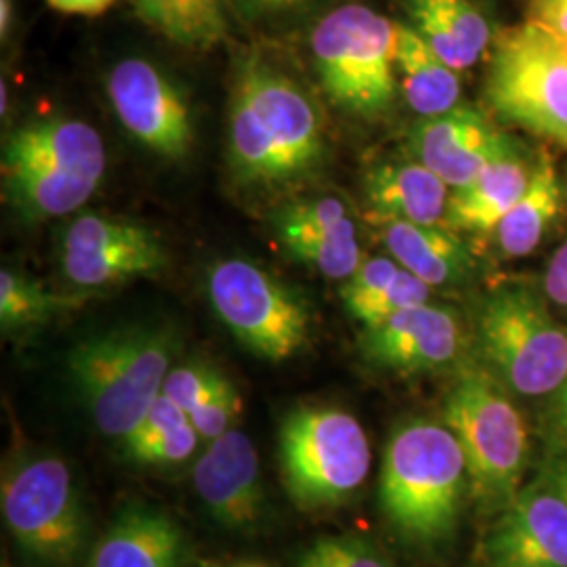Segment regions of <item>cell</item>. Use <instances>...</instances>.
<instances>
[{"label": "cell", "mask_w": 567, "mask_h": 567, "mask_svg": "<svg viewBox=\"0 0 567 567\" xmlns=\"http://www.w3.org/2000/svg\"><path fill=\"white\" fill-rule=\"evenodd\" d=\"M410 150L416 163L456 189L517 147L482 110L458 103L419 122L410 135Z\"/></svg>", "instance_id": "obj_16"}, {"label": "cell", "mask_w": 567, "mask_h": 567, "mask_svg": "<svg viewBox=\"0 0 567 567\" xmlns=\"http://www.w3.org/2000/svg\"><path fill=\"white\" fill-rule=\"evenodd\" d=\"M349 221L347 206L337 198H320L288 204L276 217V231L280 243L286 238L318 234Z\"/></svg>", "instance_id": "obj_29"}, {"label": "cell", "mask_w": 567, "mask_h": 567, "mask_svg": "<svg viewBox=\"0 0 567 567\" xmlns=\"http://www.w3.org/2000/svg\"><path fill=\"white\" fill-rule=\"evenodd\" d=\"M185 536L164 511L142 503L122 508L89 553L86 567H185Z\"/></svg>", "instance_id": "obj_18"}, {"label": "cell", "mask_w": 567, "mask_h": 567, "mask_svg": "<svg viewBox=\"0 0 567 567\" xmlns=\"http://www.w3.org/2000/svg\"><path fill=\"white\" fill-rule=\"evenodd\" d=\"M402 267L391 257H372L368 261H362L358 271L344 280L341 288V299H343L347 313L358 320V316L364 311L368 305L377 301L381 292L385 290L393 278L398 276Z\"/></svg>", "instance_id": "obj_31"}, {"label": "cell", "mask_w": 567, "mask_h": 567, "mask_svg": "<svg viewBox=\"0 0 567 567\" xmlns=\"http://www.w3.org/2000/svg\"><path fill=\"white\" fill-rule=\"evenodd\" d=\"M107 97L122 126L164 158L179 161L194 145V124L182 91L154 63L131 58L107 76Z\"/></svg>", "instance_id": "obj_15"}, {"label": "cell", "mask_w": 567, "mask_h": 567, "mask_svg": "<svg viewBox=\"0 0 567 567\" xmlns=\"http://www.w3.org/2000/svg\"><path fill=\"white\" fill-rule=\"evenodd\" d=\"M238 567H265V566H259V564H244V566H238Z\"/></svg>", "instance_id": "obj_47"}, {"label": "cell", "mask_w": 567, "mask_h": 567, "mask_svg": "<svg viewBox=\"0 0 567 567\" xmlns=\"http://www.w3.org/2000/svg\"><path fill=\"white\" fill-rule=\"evenodd\" d=\"M200 440H203L200 433L189 421V423L175 426V429L161 433L152 440H145L142 444L122 446V452L131 463H137V465H179V463H185L187 458L194 456V452L200 446Z\"/></svg>", "instance_id": "obj_30"}, {"label": "cell", "mask_w": 567, "mask_h": 567, "mask_svg": "<svg viewBox=\"0 0 567 567\" xmlns=\"http://www.w3.org/2000/svg\"><path fill=\"white\" fill-rule=\"evenodd\" d=\"M168 265L161 236L142 224L116 217L81 215L61 238V269L82 288H102L152 276Z\"/></svg>", "instance_id": "obj_12"}, {"label": "cell", "mask_w": 567, "mask_h": 567, "mask_svg": "<svg viewBox=\"0 0 567 567\" xmlns=\"http://www.w3.org/2000/svg\"><path fill=\"white\" fill-rule=\"evenodd\" d=\"M309 42L318 79L332 102L360 118L385 114L398 89V23L349 2L326 13Z\"/></svg>", "instance_id": "obj_7"}, {"label": "cell", "mask_w": 567, "mask_h": 567, "mask_svg": "<svg viewBox=\"0 0 567 567\" xmlns=\"http://www.w3.org/2000/svg\"><path fill=\"white\" fill-rule=\"evenodd\" d=\"M79 301L49 292L42 284L16 269L0 271V326L4 332L44 324Z\"/></svg>", "instance_id": "obj_26"}, {"label": "cell", "mask_w": 567, "mask_h": 567, "mask_svg": "<svg viewBox=\"0 0 567 567\" xmlns=\"http://www.w3.org/2000/svg\"><path fill=\"white\" fill-rule=\"evenodd\" d=\"M365 200L379 225H440L446 217V183L421 163L383 164L365 175Z\"/></svg>", "instance_id": "obj_19"}, {"label": "cell", "mask_w": 567, "mask_h": 567, "mask_svg": "<svg viewBox=\"0 0 567 567\" xmlns=\"http://www.w3.org/2000/svg\"><path fill=\"white\" fill-rule=\"evenodd\" d=\"M278 458L290 501L313 513L341 507L358 494L372 466V450L351 412L303 405L280 425Z\"/></svg>", "instance_id": "obj_6"}, {"label": "cell", "mask_w": 567, "mask_h": 567, "mask_svg": "<svg viewBox=\"0 0 567 567\" xmlns=\"http://www.w3.org/2000/svg\"><path fill=\"white\" fill-rule=\"evenodd\" d=\"M482 567H567V496L538 477L498 511L477 548Z\"/></svg>", "instance_id": "obj_13"}, {"label": "cell", "mask_w": 567, "mask_h": 567, "mask_svg": "<svg viewBox=\"0 0 567 567\" xmlns=\"http://www.w3.org/2000/svg\"><path fill=\"white\" fill-rule=\"evenodd\" d=\"M383 227L391 257L431 288L463 284L475 267L468 246L450 227L404 221Z\"/></svg>", "instance_id": "obj_22"}, {"label": "cell", "mask_w": 567, "mask_h": 567, "mask_svg": "<svg viewBox=\"0 0 567 567\" xmlns=\"http://www.w3.org/2000/svg\"><path fill=\"white\" fill-rule=\"evenodd\" d=\"M7 97H9V93H7V86H4V82H2V114L7 112Z\"/></svg>", "instance_id": "obj_43"}, {"label": "cell", "mask_w": 567, "mask_h": 567, "mask_svg": "<svg viewBox=\"0 0 567 567\" xmlns=\"http://www.w3.org/2000/svg\"><path fill=\"white\" fill-rule=\"evenodd\" d=\"M282 246L295 261L316 269L330 280H347L362 265L355 225L351 219L318 234L286 238Z\"/></svg>", "instance_id": "obj_27"}, {"label": "cell", "mask_w": 567, "mask_h": 567, "mask_svg": "<svg viewBox=\"0 0 567 567\" xmlns=\"http://www.w3.org/2000/svg\"><path fill=\"white\" fill-rule=\"evenodd\" d=\"M16 20V2L13 0H0V39L7 42Z\"/></svg>", "instance_id": "obj_42"}, {"label": "cell", "mask_w": 567, "mask_h": 567, "mask_svg": "<svg viewBox=\"0 0 567 567\" xmlns=\"http://www.w3.org/2000/svg\"><path fill=\"white\" fill-rule=\"evenodd\" d=\"M185 423H189V414L173 400H168L166 395H161L145 412L140 425L135 426L126 437H122V446L142 444L145 440H152V437L166 433L175 426L185 425Z\"/></svg>", "instance_id": "obj_35"}, {"label": "cell", "mask_w": 567, "mask_h": 567, "mask_svg": "<svg viewBox=\"0 0 567 567\" xmlns=\"http://www.w3.org/2000/svg\"><path fill=\"white\" fill-rule=\"evenodd\" d=\"M105 161L102 135L89 122H28L4 142V198L30 224L70 215L97 192Z\"/></svg>", "instance_id": "obj_4"}, {"label": "cell", "mask_w": 567, "mask_h": 567, "mask_svg": "<svg viewBox=\"0 0 567 567\" xmlns=\"http://www.w3.org/2000/svg\"><path fill=\"white\" fill-rule=\"evenodd\" d=\"M179 351L175 328L128 324L93 334L68 355L82 405L107 437H126L163 395Z\"/></svg>", "instance_id": "obj_3"}, {"label": "cell", "mask_w": 567, "mask_h": 567, "mask_svg": "<svg viewBox=\"0 0 567 567\" xmlns=\"http://www.w3.org/2000/svg\"><path fill=\"white\" fill-rule=\"evenodd\" d=\"M206 295L215 316L257 358L280 364L311 339V309L303 297L264 267L224 259L208 267Z\"/></svg>", "instance_id": "obj_10"}, {"label": "cell", "mask_w": 567, "mask_h": 567, "mask_svg": "<svg viewBox=\"0 0 567 567\" xmlns=\"http://www.w3.org/2000/svg\"><path fill=\"white\" fill-rule=\"evenodd\" d=\"M468 492L465 452L450 426L410 419L391 431L379 475V505L408 545H447Z\"/></svg>", "instance_id": "obj_2"}, {"label": "cell", "mask_w": 567, "mask_h": 567, "mask_svg": "<svg viewBox=\"0 0 567 567\" xmlns=\"http://www.w3.org/2000/svg\"><path fill=\"white\" fill-rule=\"evenodd\" d=\"M360 351L368 364L393 374H437L463 362L465 330L454 309L419 305L386 318L381 324L365 326Z\"/></svg>", "instance_id": "obj_14"}, {"label": "cell", "mask_w": 567, "mask_h": 567, "mask_svg": "<svg viewBox=\"0 0 567 567\" xmlns=\"http://www.w3.org/2000/svg\"><path fill=\"white\" fill-rule=\"evenodd\" d=\"M527 21L555 39H567V0H529Z\"/></svg>", "instance_id": "obj_36"}, {"label": "cell", "mask_w": 567, "mask_h": 567, "mask_svg": "<svg viewBox=\"0 0 567 567\" xmlns=\"http://www.w3.org/2000/svg\"><path fill=\"white\" fill-rule=\"evenodd\" d=\"M297 567H395V564L374 543L343 534L313 543Z\"/></svg>", "instance_id": "obj_28"}, {"label": "cell", "mask_w": 567, "mask_h": 567, "mask_svg": "<svg viewBox=\"0 0 567 567\" xmlns=\"http://www.w3.org/2000/svg\"><path fill=\"white\" fill-rule=\"evenodd\" d=\"M477 339L487 370L524 398L553 395L567 379V328L524 286H503L477 309Z\"/></svg>", "instance_id": "obj_8"}, {"label": "cell", "mask_w": 567, "mask_h": 567, "mask_svg": "<svg viewBox=\"0 0 567 567\" xmlns=\"http://www.w3.org/2000/svg\"><path fill=\"white\" fill-rule=\"evenodd\" d=\"M534 166L517 150L486 166L473 182L456 187L447 200L444 225L454 231L486 234L507 217L532 182Z\"/></svg>", "instance_id": "obj_20"}, {"label": "cell", "mask_w": 567, "mask_h": 567, "mask_svg": "<svg viewBox=\"0 0 567 567\" xmlns=\"http://www.w3.org/2000/svg\"><path fill=\"white\" fill-rule=\"evenodd\" d=\"M442 419L465 452L471 494L484 507H507L529 465V431L511 391L487 368H458Z\"/></svg>", "instance_id": "obj_5"}, {"label": "cell", "mask_w": 567, "mask_h": 567, "mask_svg": "<svg viewBox=\"0 0 567 567\" xmlns=\"http://www.w3.org/2000/svg\"><path fill=\"white\" fill-rule=\"evenodd\" d=\"M545 295L548 301L567 309V243L553 255L545 274Z\"/></svg>", "instance_id": "obj_37"}, {"label": "cell", "mask_w": 567, "mask_h": 567, "mask_svg": "<svg viewBox=\"0 0 567 567\" xmlns=\"http://www.w3.org/2000/svg\"><path fill=\"white\" fill-rule=\"evenodd\" d=\"M543 480L557 486H567V447H557L540 473Z\"/></svg>", "instance_id": "obj_41"}, {"label": "cell", "mask_w": 567, "mask_h": 567, "mask_svg": "<svg viewBox=\"0 0 567 567\" xmlns=\"http://www.w3.org/2000/svg\"><path fill=\"white\" fill-rule=\"evenodd\" d=\"M185 567H215L213 564H206V561H196V564H185Z\"/></svg>", "instance_id": "obj_45"}, {"label": "cell", "mask_w": 567, "mask_h": 567, "mask_svg": "<svg viewBox=\"0 0 567 567\" xmlns=\"http://www.w3.org/2000/svg\"><path fill=\"white\" fill-rule=\"evenodd\" d=\"M307 0H236L244 16L252 20L278 18L301 9Z\"/></svg>", "instance_id": "obj_38"}, {"label": "cell", "mask_w": 567, "mask_h": 567, "mask_svg": "<svg viewBox=\"0 0 567 567\" xmlns=\"http://www.w3.org/2000/svg\"><path fill=\"white\" fill-rule=\"evenodd\" d=\"M194 487L208 517L234 532H248L264 519L261 465L250 437L229 429L213 440L194 465Z\"/></svg>", "instance_id": "obj_17"}, {"label": "cell", "mask_w": 567, "mask_h": 567, "mask_svg": "<svg viewBox=\"0 0 567 567\" xmlns=\"http://www.w3.org/2000/svg\"><path fill=\"white\" fill-rule=\"evenodd\" d=\"M135 13L166 41L210 51L227 39L225 0H133Z\"/></svg>", "instance_id": "obj_25"}, {"label": "cell", "mask_w": 567, "mask_h": 567, "mask_svg": "<svg viewBox=\"0 0 567 567\" xmlns=\"http://www.w3.org/2000/svg\"><path fill=\"white\" fill-rule=\"evenodd\" d=\"M431 299V286L423 282L419 276H414L408 269H400L393 282L386 286L377 301L365 307L358 316V322L364 326H374L385 322L386 318L419 305L429 303Z\"/></svg>", "instance_id": "obj_33"}, {"label": "cell", "mask_w": 567, "mask_h": 567, "mask_svg": "<svg viewBox=\"0 0 567 567\" xmlns=\"http://www.w3.org/2000/svg\"><path fill=\"white\" fill-rule=\"evenodd\" d=\"M412 28L456 72L468 70L486 53L489 23L471 0H404Z\"/></svg>", "instance_id": "obj_21"}, {"label": "cell", "mask_w": 567, "mask_h": 567, "mask_svg": "<svg viewBox=\"0 0 567 567\" xmlns=\"http://www.w3.org/2000/svg\"><path fill=\"white\" fill-rule=\"evenodd\" d=\"M548 425L559 447H567V379L566 383L550 395Z\"/></svg>", "instance_id": "obj_39"}, {"label": "cell", "mask_w": 567, "mask_h": 567, "mask_svg": "<svg viewBox=\"0 0 567 567\" xmlns=\"http://www.w3.org/2000/svg\"><path fill=\"white\" fill-rule=\"evenodd\" d=\"M487 103L505 121L567 150V58L557 41L526 21L496 39Z\"/></svg>", "instance_id": "obj_11"}, {"label": "cell", "mask_w": 567, "mask_h": 567, "mask_svg": "<svg viewBox=\"0 0 567 567\" xmlns=\"http://www.w3.org/2000/svg\"><path fill=\"white\" fill-rule=\"evenodd\" d=\"M555 39V37H553ZM557 41V44H559V49L564 51V55L567 58V39H555Z\"/></svg>", "instance_id": "obj_44"}, {"label": "cell", "mask_w": 567, "mask_h": 567, "mask_svg": "<svg viewBox=\"0 0 567 567\" xmlns=\"http://www.w3.org/2000/svg\"><path fill=\"white\" fill-rule=\"evenodd\" d=\"M243 414V398L236 385L225 377L219 386L189 412V421L206 442L221 437Z\"/></svg>", "instance_id": "obj_32"}, {"label": "cell", "mask_w": 567, "mask_h": 567, "mask_svg": "<svg viewBox=\"0 0 567 567\" xmlns=\"http://www.w3.org/2000/svg\"><path fill=\"white\" fill-rule=\"evenodd\" d=\"M324 158L318 107L269 63H240L229 105V161L250 183L292 182Z\"/></svg>", "instance_id": "obj_1"}, {"label": "cell", "mask_w": 567, "mask_h": 567, "mask_svg": "<svg viewBox=\"0 0 567 567\" xmlns=\"http://www.w3.org/2000/svg\"><path fill=\"white\" fill-rule=\"evenodd\" d=\"M60 13L68 16H100L118 0H47Z\"/></svg>", "instance_id": "obj_40"}, {"label": "cell", "mask_w": 567, "mask_h": 567, "mask_svg": "<svg viewBox=\"0 0 567 567\" xmlns=\"http://www.w3.org/2000/svg\"><path fill=\"white\" fill-rule=\"evenodd\" d=\"M224 379V372L215 365L189 362L171 368L164 381L163 395L189 414L196 405L203 404Z\"/></svg>", "instance_id": "obj_34"}, {"label": "cell", "mask_w": 567, "mask_h": 567, "mask_svg": "<svg viewBox=\"0 0 567 567\" xmlns=\"http://www.w3.org/2000/svg\"><path fill=\"white\" fill-rule=\"evenodd\" d=\"M561 208V185L557 171L548 158L534 166L532 182L526 194L496 225V243L507 257H526L538 248L548 227L555 224Z\"/></svg>", "instance_id": "obj_24"}, {"label": "cell", "mask_w": 567, "mask_h": 567, "mask_svg": "<svg viewBox=\"0 0 567 567\" xmlns=\"http://www.w3.org/2000/svg\"><path fill=\"white\" fill-rule=\"evenodd\" d=\"M2 517L23 555L42 566H72L89 545V513L65 465L51 454H28L4 468Z\"/></svg>", "instance_id": "obj_9"}, {"label": "cell", "mask_w": 567, "mask_h": 567, "mask_svg": "<svg viewBox=\"0 0 567 567\" xmlns=\"http://www.w3.org/2000/svg\"><path fill=\"white\" fill-rule=\"evenodd\" d=\"M395 65L405 102L423 118L444 114L458 105L461 81L456 70L450 68L431 49V44L405 23H398Z\"/></svg>", "instance_id": "obj_23"}, {"label": "cell", "mask_w": 567, "mask_h": 567, "mask_svg": "<svg viewBox=\"0 0 567 567\" xmlns=\"http://www.w3.org/2000/svg\"><path fill=\"white\" fill-rule=\"evenodd\" d=\"M548 484H550V482H548ZM553 486L559 487V489H561V492H564V494L567 496V486H557V484H553Z\"/></svg>", "instance_id": "obj_46"}]
</instances>
